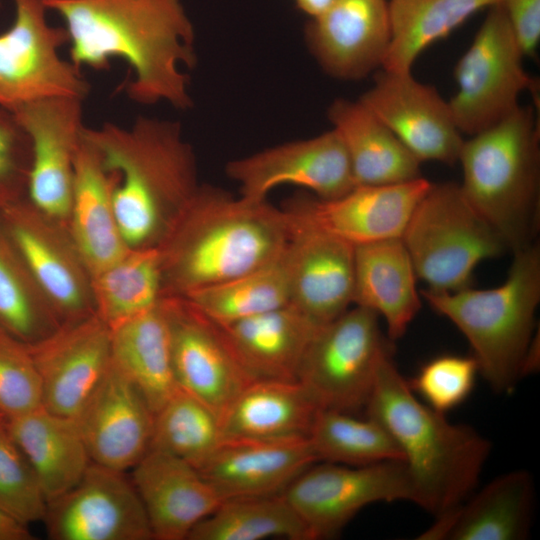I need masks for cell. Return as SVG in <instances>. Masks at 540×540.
Here are the masks:
<instances>
[{
	"label": "cell",
	"mask_w": 540,
	"mask_h": 540,
	"mask_svg": "<svg viewBox=\"0 0 540 540\" xmlns=\"http://www.w3.org/2000/svg\"><path fill=\"white\" fill-rule=\"evenodd\" d=\"M523 56L501 4L490 7L454 69L458 90L448 102L461 134L472 136L497 124L519 106L522 92L536 90Z\"/></svg>",
	"instance_id": "9c48e42d"
},
{
	"label": "cell",
	"mask_w": 540,
	"mask_h": 540,
	"mask_svg": "<svg viewBox=\"0 0 540 540\" xmlns=\"http://www.w3.org/2000/svg\"><path fill=\"white\" fill-rule=\"evenodd\" d=\"M111 363L134 384L153 413L179 389L162 300L111 328Z\"/></svg>",
	"instance_id": "1f68e13d"
},
{
	"label": "cell",
	"mask_w": 540,
	"mask_h": 540,
	"mask_svg": "<svg viewBox=\"0 0 540 540\" xmlns=\"http://www.w3.org/2000/svg\"><path fill=\"white\" fill-rule=\"evenodd\" d=\"M417 280L401 238L355 247L353 304L382 317L390 341L406 333L421 308Z\"/></svg>",
	"instance_id": "83f0119b"
},
{
	"label": "cell",
	"mask_w": 540,
	"mask_h": 540,
	"mask_svg": "<svg viewBox=\"0 0 540 540\" xmlns=\"http://www.w3.org/2000/svg\"><path fill=\"white\" fill-rule=\"evenodd\" d=\"M47 508L35 470L4 424L0 428V511L29 526L43 522Z\"/></svg>",
	"instance_id": "ab89813d"
},
{
	"label": "cell",
	"mask_w": 540,
	"mask_h": 540,
	"mask_svg": "<svg viewBox=\"0 0 540 540\" xmlns=\"http://www.w3.org/2000/svg\"><path fill=\"white\" fill-rule=\"evenodd\" d=\"M117 180L96 148L82 139L76 152L68 229L90 275L119 259L129 247L118 230L112 206Z\"/></svg>",
	"instance_id": "4316f807"
},
{
	"label": "cell",
	"mask_w": 540,
	"mask_h": 540,
	"mask_svg": "<svg viewBox=\"0 0 540 540\" xmlns=\"http://www.w3.org/2000/svg\"><path fill=\"white\" fill-rule=\"evenodd\" d=\"M316 462L308 437L223 439L196 469L224 501L283 494Z\"/></svg>",
	"instance_id": "603a6c76"
},
{
	"label": "cell",
	"mask_w": 540,
	"mask_h": 540,
	"mask_svg": "<svg viewBox=\"0 0 540 540\" xmlns=\"http://www.w3.org/2000/svg\"><path fill=\"white\" fill-rule=\"evenodd\" d=\"M221 441L219 414L180 388L154 413L149 449L164 451L197 468Z\"/></svg>",
	"instance_id": "f35d334b"
},
{
	"label": "cell",
	"mask_w": 540,
	"mask_h": 540,
	"mask_svg": "<svg viewBox=\"0 0 540 540\" xmlns=\"http://www.w3.org/2000/svg\"><path fill=\"white\" fill-rule=\"evenodd\" d=\"M421 296L465 336L478 370L498 393L511 392L523 376L540 302V248L513 252L505 281L494 288L450 292L425 289Z\"/></svg>",
	"instance_id": "8992f818"
},
{
	"label": "cell",
	"mask_w": 540,
	"mask_h": 540,
	"mask_svg": "<svg viewBox=\"0 0 540 540\" xmlns=\"http://www.w3.org/2000/svg\"><path fill=\"white\" fill-rule=\"evenodd\" d=\"M422 163L458 162L463 145L446 101L437 89L416 80L411 72L382 69L374 85L359 99Z\"/></svg>",
	"instance_id": "ac0fdd59"
},
{
	"label": "cell",
	"mask_w": 540,
	"mask_h": 540,
	"mask_svg": "<svg viewBox=\"0 0 540 540\" xmlns=\"http://www.w3.org/2000/svg\"><path fill=\"white\" fill-rule=\"evenodd\" d=\"M318 462L364 466L389 460H403L389 432L367 416L320 409L308 435Z\"/></svg>",
	"instance_id": "74e56055"
},
{
	"label": "cell",
	"mask_w": 540,
	"mask_h": 540,
	"mask_svg": "<svg viewBox=\"0 0 540 540\" xmlns=\"http://www.w3.org/2000/svg\"><path fill=\"white\" fill-rule=\"evenodd\" d=\"M390 354L379 316L355 305L318 329L297 381L320 409L354 413L366 407L379 367Z\"/></svg>",
	"instance_id": "ba28073f"
},
{
	"label": "cell",
	"mask_w": 540,
	"mask_h": 540,
	"mask_svg": "<svg viewBox=\"0 0 540 540\" xmlns=\"http://www.w3.org/2000/svg\"><path fill=\"white\" fill-rule=\"evenodd\" d=\"M527 471L503 474L436 518L421 539L522 540L527 538L534 503Z\"/></svg>",
	"instance_id": "484cf974"
},
{
	"label": "cell",
	"mask_w": 540,
	"mask_h": 540,
	"mask_svg": "<svg viewBox=\"0 0 540 540\" xmlns=\"http://www.w3.org/2000/svg\"><path fill=\"white\" fill-rule=\"evenodd\" d=\"M307 527L311 540L330 538L363 508L378 502H414L402 460L364 466L316 462L283 493Z\"/></svg>",
	"instance_id": "8fae6325"
},
{
	"label": "cell",
	"mask_w": 540,
	"mask_h": 540,
	"mask_svg": "<svg viewBox=\"0 0 540 540\" xmlns=\"http://www.w3.org/2000/svg\"><path fill=\"white\" fill-rule=\"evenodd\" d=\"M30 165L28 134L13 111L0 105V209L26 197Z\"/></svg>",
	"instance_id": "7bdbcfd3"
},
{
	"label": "cell",
	"mask_w": 540,
	"mask_h": 540,
	"mask_svg": "<svg viewBox=\"0 0 540 540\" xmlns=\"http://www.w3.org/2000/svg\"><path fill=\"white\" fill-rule=\"evenodd\" d=\"M41 378L30 347L0 333V414L12 419L42 407Z\"/></svg>",
	"instance_id": "60d3db41"
},
{
	"label": "cell",
	"mask_w": 540,
	"mask_h": 540,
	"mask_svg": "<svg viewBox=\"0 0 540 540\" xmlns=\"http://www.w3.org/2000/svg\"><path fill=\"white\" fill-rule=\"evenodd\" d=\"M5 427L35 470L48 502L74 487L91 463L74 418L42 406L5 420Z\"/></svg>",
	"instance_id": "4dcf8cb0"
},
{
	"label": "cell",
	"mask_w": 540,
	"mask_h": 540,
	"mask_svg": "<svg viewBox=\"0 0 540 540\" xmlns=\"http://www.w3.org/2000/svg\"><path fill=\"white\" fill-rule=\"evenodd\" d=\"M391 36L387 0H334L305 27L311 54L340 80H359L382 67Z\"/></svg>",
	"instance_id": "ffe728a7"
},
{
	"label": "cell",
	"mask_w": 540,
	"mask_h": 540,
	"mask_svg": "<svg viewBox=\"0 0 540 540\" xmlns=\"http://www.w3.org/2000/svg\"><path fill=\"white\" fill-rule=\"evenodd\" d=\"M41 383L42 405L75 418L111 363V329L96 314L61 324L29 345Z\"/></svg>",
	"instance_id": "d6986e66"
},
{
	"label": "cell",
	"mask_w": 540,
	"mask_h": 540,
	"mask_svg": "<svg viewBox=\"0 0 540 540\" xmlns=\"http://www.w3.org/2000/svg\"><path fill=\"white\" fill-rule=\"evenodd\" d=\"M477 372L473 356L440 355L426 362L408 384L426 405L445 413L467 399Z\"/></svg>",
	"instance_id": "b9f144b4"
},
{
	"label": "cell",
	"mask_w": 540,
	"mask_h": 540,
	"mask_svg": "<svg viewBox=\"0 0 540 540\" xmlns=\"http://www.w3.org/2000/svg\"><path fill=\"white\" fill-rule=\"evenodd\" d=\"M0 220L60 324L95 313L91 275L68 226L26 197L1 208Z\"/></svg>",
	"instance_id": "7c38bea8"
},
{
	"label": "cell",
	"mask_w": 540,
	"mask_h": 540,
	"mask_svg": "<svg viewBox=\"0 0 540 540\" xmlns=\"http://www.w3.org/2000/svg\"><path fill=\"white\" fill-rule=\"evenodd\" d=\"M431 182L423 177L388 185H356L332 199L300 194L283 210L291 228L318 230L353 246L401 238Z\"/></svg>",
	"instance_id": "4fadbf2b"
},
{
	"label": "cell",
	"mask_w": 540,
	"mask_h": 540,
	"mask_svg": "<svg viewBox=\"0 0 540 540\" xmlns=\"http://www.w3.org/2000/svg\"><path fill=\"white\" fill-rule=\"evenodd\" d=\"M83 101L68 96L46 97L12 110L31 144L26 198L62 223L71 211L74 162L85 127Z\"/></svg>",
	"instance_id": "9a60e30c"
},
{
	"label": "cell",
	"mask_w": 540,
	"mask_h": 540,
	"mask_svg": "<svg viewBox=\"0 0 540 540\" xmlns=\"http://www.w3.org/2000/svg\"><path fill=\"white\" fill-rule=\"evenodd\" d=\"M282 262L289 303L317 324L353 304L355 246L318 230L291 228Z\"/></svg>",
	"instance_id": "7402d4cb"
},
{
	"label": "cell",
	"mask_w": 540,
	"mask_h": 540,
	"mask_svg": "<svg viewBox=\"0 0 540 540\" xmlns=\"http://www.w3.org/2000/svg\"><path fill=\"white\" fill-rule=\"evenodd\" d=\"M291 235L286 212L200 185L161 245L164 297H182L277 261Z\"/></svg>",
	"instance_id": "3957f363"
},
{
	"label": "cell",
	"mask_w": 540,
	"mask_h": 540,
	"mask_svg": "<svg viewBox=\"0 0 540 540\" xmlns=\"http://www.w3.org/2000/svg\"><path fill=\"white\" fill-rule=\"evenodd\" d=\"M84 138L117 175L112 206L129 248H160L200 185L180 122L138 116L130 126L84 127Z\"/></svg>",
	"instance_id": "7a4b0ae2"
},
{
	"label": "cell",
	"mask_w": 540,
	"mask_h": 540,
	"mask_svg": "<svg viewBox=\"0 0 540 540\" xmlns=\"http://www.w3.org/2000/svg\"><path fill=\"white\" fill-rule=\"evenodd\" d=\"M95 313L113 328L154 307L164 298L160 248H129L91 275Z\"/></svg>",
	"instance_id": "d6a6232c"
},
{
	"label": "cell",
	"mask_w": 540,
	"mask_h": 540,
	"mask_svg": "<svg viewBox=\"0 0 540 540\" xmlns=\"http://www.w3.org/2000/svg\"><path fill=\"white\" fill-rule=\"evenodd\" d=\"M398 445L414 489V503L436 518L474 491L491 444L472 427L450 422L421 401L386 356L366 404Z\"/></svg>",
	"instance_id": "277c9868"
},
{
	"label": "cell",
	"mask_w": 540,
	"mask_h": 540,
	"mask_svg": "<svg viewBox=\"0 0 540 540\" xmlns=\"http://www.w3.org/2000/svg\"><path fill=\"white\" fill-rule=\"evenodd\" d=\"M173 370L178 387L220 418L233 399L255 381L244 369L221 327L181 297L165 296Z\"/></svg>",
	"instance_id": "e0dca14e"
},
{
	"label": "cell",
	"mask_w": 540,
	"mask_h": 540,
	"mask_svg": "<svg viewBox=\"0 0 540 540\" xmlns=\"http://www.w3.org/2000/svg\"><path fill=\"white\" fill-rule=\"evenodd\" d=\"M64 21L69 60L108 70L119 58L131 71L124 85L138 104L190 109L188 70L197 62L194 27L181 0H44Z\"/></svg>",
	"instance_id": "6da1fadb"
},
{
	"label": "cell",
	"mask_w": 540,
	"mask_h": 540,
	"mask_svg": "<svg viewBox=\"0 0 540 540\" xmlns=\"http://www.w3.org/2000/svg\"><path fill=\"white\" fill-rule=\"evenodd\" d=\"M131 470L153 539L187 540L192 529L222 503L194 466L164 451L149 449Z\"/></svg>",
	"instance_id": "cb8c5ba5"
},
{
	"label": "cell",
	"mask_w": 540,
	"mask_h": 540,
	"mask_svg": "<svg viewBox=\"0 0 540 540\" xmlns=\"http://www.w3.org/2000/svg\"><path fill=\"white\" fill-rule=\"evenodd\" d=\"M0 5H1V0H0Z\"/></svg>",
	"instance_id": "c3c4849f"
},
{
	"label": "cell",
	"mask_w": 540,
	"mask_h": 540,
	"mask_svg": "<svg viewBox=\"0 0 540 540\" xmlns=\"http://www.w3.org/2000/svg\"><path fill=\"white\" fill-rule=\"evenodd\" d=\"M5 424V418L0 414V428Z\"/></svg>",
	"instance_id": "7dc6e473"
},
{
	"label": "cell",
	"mask_w": 540,
	"mask_h": 540,
	"mask_svg": "<svg viewBox=\"0 0 540 540\" xmlns=\"http://www.w3.org/2000/svg\"><path fill=\"white\" fill-rule=\"evenodd\" d=\"M311 540L284 494L222 501L190 532L187 540Z\"/></svg>",
	"instance_id": "e575fe53"
},
{
	"label": "cell",
	"mask_w": 540,
	"mask_h": 540,
	"mask_svg": "<svg viewBox=\"0 0 540 540\" xmlns=\"http://www.w3.org/2000/svg\"><path fill=\"white\" fill-rule=\"evenodd\" d=\"M328 119L346 149L356 185H388L417 179L421 162L359 100L335 99Z\"/></svg>",
	"instance_id": "f1b7e54d"
},
{
	"label": "cell",
	"mask_w": 540,
	"mask_h": 540,
	"mask_svg": "<svg viewBox=\"0 0 540 540\" xmlns=\"http://www.w3.org/2000/svg\"><path fill=\"white\" fill-rule=\"evenodd\" d=\"M52 540H150L149 520L126 472L91 462L79 482L48 502Z\"/></svg>",
	"instance_id": "5bb4252c"
},
{
	"label": "cell",
	"mask_w": 540,
	"mask_h": 540,
	"mask_svg": "<svg viewBox=\"0 0 540 540\" xmlns=\"http://www.w3.org/2000/svg\"><path fill=\"white\" fill-rule=\"evenodd\" d=\"M15 18L0 34V105L10 110L46 97L85 100L90 83L81 68L60 56L65 27L47 20L44 0H12Z\"/></svg>",
	"instance_id": "30bf717a"
},
{
	"label": "cell",
	"mask_w": 540,
	"mask_h": 540,
	"mask_svg": "<svg viewBox=\"0 0 540 540\" xmlns=\"http://www.w3.org/2000/svg\"><path fill=\"white\" fill-rule=\"evenodd\" d=\"M539 124L519 105L497 124L464 140L461 191L512 253L534 243L539 225Z\"/></svg>",
	"instance_id": "5b68a950"
},
{
	"label": "cell",
	"mask_w": 540,
	"mask_h": 540,
	"mask_svg": "<svg viewBox=\"0 0 540 540\" xmlns=\"http://www.w3.org/2000/svg\"><path fill=\"white\" fill-rule=\"evenodd\" d=\"M226 174L239 184L240 196L254 201L266 200L281 185L305 188L321 199L339 197L356 186L346 149L334 129L232 160Z\"/></svg>",
	"instance_id": "2e32d148"
},
{
	"label": "cell",
	"mask_w": 540,
	"mask_h": 540,
	"mask_svg": "<svg viewBox=\"0 0 540 540\" xmlns=\"http://www.w3.org/2000/svg\"><path fill=\"white\" fill-rule=\"evenodd\" d=\"M401 239L418 279L427 289L438 292L470 286L480 262L508 251L499 234L453 182L430 184Z\"/></svg>",
	"instance_id": "52a82bcc"
},
{
	"label": "cell",
	"mask_w": 540,
	"mask_h": 540,
	"mask_svg": "<svg viewBox=\"0 0 540 540\" xmlns=\"http://www.w3.org/2000/svg\"><path fill=\"white\" fill-rule=\"evenodd\" d=\"M500 4L524 55H533L540 39V0H501Z\"/></svg>",
	"instance_id": "ee69618b"
},
{
	"label": "cell",
	"mask_w": 540,
	"mask_h": 540,
	"mask_svg": "<svg viewBox=\"0 0 540 540\" xmlns=\"http://www.w3.org/2000/svg\"><path fill=\"white\" fill-rule=\"evenodd\" d=\"M501 0H390L391 42L382 63L390 72H411L418 56L478 11Z\"/></svg>",
	"instance_id": "836d02e7"
},
{
	"label": "cell",
	"mask_w": 540,
	"mask_h": 540,
	"mask_svg": "<svg viewBox=\"0 0 540 540\" xmlns=\"http://www.w3.org/2000/svg\"><path fill=\"white\" fill-rule=\"evenodd\" d=\"M74 419L93 463L126 472L149 450L154 413L112 363Z\"/></svg>",
	"instance_id": "44dd1931"
},
{
	"label": "cell",
	"mask_w": 540,
	"mask_h": 540,
	"mask_svg": "<svg viewBox=\"0 0 540 540\" xmlns=\"http://www.w3.org/2000/svg\"><path fill=\"white\" fill-rule=\"evenodd\" d=\"M60 325L0 220V333L33 345Z\"/></svg>",
	"instance_id": "d590c367"
},
{
	"label": "cell",
	"mask_w": 540,
	"mask_h": 540,
	"mask_svg": "<svg viewBox=\"0 0 540 540\" xmlns=\"http://www.w3.org/2000/svg\"><path fill=\"white\" fill-rule=\"evenodd\" d=\"M34 536L25 526L0 511V540H33Z\"/></svg>",
	"instance_id": "f6af8a7d"
},
{
	"label": "cell",
	"mask_w": 540,
	"mask_h": 540,
	"mask_svg": "<svg viewBox=\"0 0 540 540\" xmlns=\"http://www.w3.org/2000/svg\"><path fill=\"white\" fill-rule=\"evenodd\" d=\"M181 298L218 325H227L289 304L282 256L272 264Z\"/></svg>",
	"instance_id": "8d00e7d4"
},
{
	"label": "cell",
	"mask_w": 540,
	"mask_h": 540,
	"mask_svg": "<svg viewBox=\"0 0 540 540\" xmlns=\"http://www.w3.org/2000/svg\"><path fill=\"white\" fill-rule=\"evenodd\" d=\"M219 326L254 380L297 381L307 349L322 325L289 303Z\"/></svg>",
	"instance_id": "d4e9b609"
},
{
	"label": "cell",
	"mask_w": 540,
	"mask_h": 540,
	"mask_svg": "<svg viewBox=\"0 0 540 540\" xmlns=\"http://www.w3.org/2000/svg\"><path fill=\"white\" fill-rule=\"evenodd\" d=\"M319 410L299 381L255 380L221 415L222 440L308 437Z\"/></svg>",
	"instance_id": "f546056e"
},
{
	"label": "cell",
	"mask_w": 540,
	"mask_h": 540,
	"mask_svg": "<svg viewBox=\"0 0 540 540\" xmlns=\"http://www.w3.org/2000/svg\"><path fill=\"white\" fill-rule=\"evenodd\" d=\"M296 6L311 18L322 13L334 0H294Z\"/></svg>",
	"instance_id": "bcb514c9"
}]
</instances>
